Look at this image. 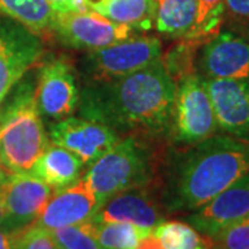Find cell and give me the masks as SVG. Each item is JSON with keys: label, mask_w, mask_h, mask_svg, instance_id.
I'll use <instances>...</instances> for the list:
<instances>
[{"label": "cell", "mask_w": 249, "mask_h": 249, "mask_svg": "<svg viewBox=\"0 0 249 249\" xmlns=\"http://www.w3.org/2000/svg\"><path fill=\"white\" fill-rule=\"evenodd\" d=\"M175 97L176 82L160 60L119 79L89 82L78 111L118 134H157L170 129Z\"/></svg>", "instance_id": "1"}, {"label": "cell", "mask_w": 249, "mask_h": 249, "mask_svg": "<svg viewBox=\"0 0 249 249\" xmlns=\"http://www.w3.org/2000/svg\"><path fill=\"white\" fill-rule=\"evenodd\" d=\"M249 170V142L212 136L170 162L162 204L166 212H194Z\"/></svg>", "instance_id": "2"}, {"label": "cell", "mask_w": 249, "mask_h": 249, "mask_svg": "<svg viewBox=\"0 0 249 249\" xmlns=\"http://www.w3.org/2000/svg\"><path fill=\"white\" fill-rule=\"evenodd\" d=\"M0 166L7 173H27L50 144L29 86L18 90L0 115Z\"/></svg>", "instance_id": "3"}, {"label": "cell", "mask_w": 249, "mask_h": 249, "mask_svg": "<svg viewBox=\"0 0 249 249\" xmlns=\"http://www.w3.org/2000/svg\"><path fill=\"white\" fill-rule=\"evenodd\" d=\"M150 147L136 137L121 139L112 148L89 166L83 181L100 202L121 191L150 186L155 175Z\"/></svg>", "instance_id": "4"}, {"label": "cell", "mask_w": 249, "mask_h": 249, "mask_svg": "<svg viewBox=\"0 0 249 249\" xmlns=\"http://www.w3.org/2000/svg\"><path fill=\"white\" fill-rule=\"evenodd\" d=\"M217 129L204 78L194 72L176 80V97L169 129L175 142L193 145L214 136Z\"/></svg>", "instance_id": "5"}, {"label": "cell", "mask_w": 249, "mask_h": 249, "mask_svg": "<svg viewBox=\"0 0 249 249\" xmlns=\"http://www.w3.org/2000/svg\"><path fill=\"white\" fill-rule=\"evenodd\" d=\"M162 42L155 36H130L97 50H90L83 58V72L89 82H108L127 76L160 61Z\"/></svg>", "instance_id": "6"}, {"label": "cell", "mask_w": 249, "mask_h": 249, "mask_svg": "<svg viewBox=\"0 0 249 249\" xmlns=\"http://www.w3.org/2000/svg\"><path fill=\"white\" fill-rule=\"evenodd\" d=\"M133 31L93 10L55 11L52 25V34L62 45L89 52L122 42L133 36Z\"/></svg>", "instance_id": "7"}, {"label": "cell", "mask_w": 249, "mask_h": 249, "mask_svg": "<svg viewBox=\"0 0 249 249\" xmlns=\"http://www.w3.org/2000/svg\"><path fill=\"white\" fill-rule=\"evenodd\" d=\"M79 94L75 70L68 58L53 57L40 65L35 103L43 119L57 122L72 116L78 109Z\"/></svg>", "instance_id": "8"}, {"label": "cell", "mask_w": 249, "mask_h": 249, "mask_svg": "<svg viewBox=\"0 0 249 249\" xmlns=\"http://www.w3.org/2000/svg\"><path fill=\"white\" fill-rule=\"evenodd\" d=\"M43 53L40 36L10 18L0 19V104Z\"/></svg>", "instance_id": "9"}, {"label": "cell", "mask_w": 249, "mask_h": 249, "mask_svg": "<svg viewBox=\"0 0 249 249\" xmlns=\"http://www.w3.org/2000/svg\"><path fill=\"white\" fill-rule=\"evenodd\" d=\"M49 139L76 155L88 168L121 140L119 134L107 124L82 116L52 122Z\"/></svg>", "instance_id": "10"}, {"label": "cell", "mask_w": 249, "mask_h": 249, "mask_svg": "<svg viewBox=\"0 0 249 249\" xmlns=\"http://www.w3.org/2000/svg\"><path fill=\"white\" fill-rule=\"evenodd\" d=\"M196 65L205 79L249 80V39L219 31L201 46Z\"/></svg>", "instance_id": "11"}, {"label": "cell", "mask_w": 249, "mask_h": 249, "mask_svg": "<svg viewBox=\"0 0 249 249\" xmlns=\"http://www.w3.org/2000/svg\"><path fill=\"white\" fill-rule=\"evenodd\" d=\"M0 191L7 214V231L14 232L35 222L54 190L34 173H6Z\"/></svg>", "instance_id": "12"}, {"label": "cell", "mask_w": 249, "mask_h": 249, "mask_svg": "<svg viewBox=\"0 0 249 249\" xmlns=\"http://www.w3.org/2000/svg\"><path fill=\"white\" fill-rule=\"evenodd\" d=\"M165 214L166 209L154 194L150 184L129 188L109 196L91 220L96 223H129L151 231L160 223L166 220Z\"/></svg>", "instance_id": "13"}, {"label": "cell", "mask_w": 249, "mask_h": 249, "mask_svg": "<svg viewBox=\"0 0 249 249\" xmlns=\"http://www.w3.org/2000/svg\"><path fill=\"white\" fill-rule=\"evenodd\" d=\"M101 202L89 186L79 178L71 186L54 190L42 212L32 223L46 230L89 222L97 213Z\"/></svg>", "instance_id": "14"}, {"label": "cell", "mask_w": 249, "mask_h": 249, "mask_svg": "<svg viewBox=\"0 0 249 249\" xmlns=\"http://www.w3.org/2000/svg\"><path fill=\"white\" fill-rule=\"evenodd\" d=\"M249 217V170L238 180L187 216V223L211 238L226 226Z\"/></svg>", "instance_id": "15"}, {"label": "cell", "mask_w": 249, "mask_h": 249, "mask_svg": "<svg viewBox=\"0 0 249 249\" xmlns=\"http://www.w3.org/2000/svg\"><path fill=\"white\" fill-rule=\"evenodd\" d=\"M219 129L249 142V80L205 79Z\"/></svg>", "instance_id": "16"}, {"label": "cell", "mask_w": 249, "mask_h": 249, "mask_svg": "<svg viewBox=\"0 0 249 249\" xmlns=\"http://www.w3.org/2000/svg\"><path fill=\"white\" fill-rule=\"evenodd\" d=\"M85 163L64 147L52 142L36 160L31 173L43 180L53 190H60L76 183L83 173Z\"/></svg>", "instance_id": "17"}, {"label": "cell", "mask_w": 249, "mask_h": 249, "mask_svg": "<svg viewBox=\"0 0 249 249\" xmlns=\"http://www.w3.org/2000/svg\"><path fill=\"white\" fill-rule=\"evenodd\" d=\"M90 9L132 29L150 31L154 27V0H90Z\"/></svg>", "instance_id": "18"}, {"label": "cell", "mask_w": 249, "mask_h": 249, "mask_svg": "<svg viewBox=\"0 0 249 249\" xmlns=\"http://www.w3.org/2000/svg\"><path fill=\"white\" fill-rule=\"evenodd\" d=\"M154 27L160 35L181 39L196 24V0H154Z\"/></svg>", "instance_id": "19"}, {"label": "cell", "mask_w": 249, "mask_h": 249, "mask_svg": "<svg viewBox=\"0 0 249 249\" xmlns=\"http://www.w3.org/2000/svg\"><path fill=\"white\" fill-rule=\"evenodd\" d=\"M0 14L42 37L52 34L55 10L47 0H0Z\"/></svg>", "instance_id": "20"}, {"label": "cell", "mask_w": 249, "mask_h": 249, "mask_svg": "<svg viewBox=\"0 0 249 249\" xmlns=\"http://www.w3.org/2000/svg\"><path fill=\"white\" fill-rule=\"evenodd\" d=\"M152 234L163 249H212V242L191 224L180 220H163Z\"/></svg>", "instance_id": "21"}, {"label": "cell", "mask_w": 249, "mask_h": 249, "mask_svg": "<svg viewBox=\"0 0 249 249\" xmlns=\"http://www.w3.org/2000/svg\"><path fill=\"white\" fill-rule=\"evenodd\" d=\"M93 231L103 249H137L140 241L152 230H144L129 223L93 222Z\"/></svg>", "instance_id": "22"}, {"label": "cell", "mask_w": 249, "mask_h": 249, "mask_svg": "<svg viewBox=\"0 0 249 249\" xmlns=\"http://www.w3.org/2000/svg\"><path fill=\"white\" fill-rule=\"evenodd\" d=\"M224 11V0H196V24L186 37L202 43L213 37L220 31Z\"/></svg>", "instance_id": "23"}, {"label": "cell", "mask_w": 249, "mask_h": 249, "mask_svg": "<svg viewBox=\"0 0 249 249\" xmlns=\"http://www.w3.org/2000/svg\"><path fill=\"white\" fill-rule=\"evenodd\" d=\"M202 45L204 43L199 40L181 37L178 39V43L172 46L166 53H162L160 61L175 82L190 73H194L196 53Z\"/></svg>", "instance_id": "24"}, {"label": "cell", "mask_w": 249, "mask_h": 249, "mask_svg": "<svg viewBox=\"0 0 249 249\" xmlns=\"http://www.w3.org/2000/svg\"><path fill=\"white\" fill-rule=\"evenodd\" d=\"M50 232L58 249H103L94 237L91 220L60 227Z\"/></svg>", "instance_id": "25"}, {"label": "cell", "mask_w": 249, "mask_h": 249, "mask_svg": "<svg viewBox=\"0 0 249 249\" xmlns=\"http://www.w3.org/2000/svg\"><path fill=\"white\" fill-rule=\"evenodd\" d=\"M209 240L212 249H249V217L226 226Z\"/></svg>", "instance_id": "26"}, {"label": "cell", "mask_w": 249, "mask_h": 249, "mask_svg": "<svg viewBox=\"0 0 249 249\" xmlns=\"http://www.w3.org/2000/svg\"><path fill=\"white\" fill-rule=\"evenodd\" d=\"M14 249H58L50 230L29 224L27 227L11 232Z\"/></svg>", "instance_id": "27"}, {"label": "cell", "mask_w": 249, "mask_h": 249, "mask_svg": "<svg viewBox=\"0 0 249 249\" xmlns=\"http://www.w3.org/2000/svg\"><path fill=\"white\" fill-rule=\"evenodd\" d=\"M55 11H88L90 0H47Z\"/></svg>", "instance_id": "28"}, {"label": "cell", "mask_w": 249, "mask_h": 249, "mask_svg": "<svg viewBox=\"0 0 249 249\" xmlns=\"http://www.w3.org/2000/svg\"><path fill=\"white\" fill-rule=\"evenodd\" d=\"M224 4L234 17L249 19V0H224Z\"/></svg>", "instance_id": "29"}, {"label": "cell", "mask_w": 249, "mask_h": 249, "mask_svg": "<svg viewBox=\"0 0 249 249\" xmlns=\"http://www.w3.org/2000/svg\"><path fill=\"white\" fill-rule=\"evenodd\" d=\"M137 249H163V248H162V245H160V242L158 241V238H157L151 231L148 235H145V237L140 241L139 248Z\"/></svg>", "instance_id": "30"}, {"label": "cell", "mask_w": 249, "mask_h": 249, "mask_svg": "<svg viewBox=\"0 0 249 249\" xmlns=\"http://www.w3.org/2000/svg\"><path fill=\"white\" fill-rule=\"evenodd\" d=\"M0 249H14L11 232L0 229Z\"/></svg>", "instance_id": "31"}, {"label": "cell", "mask_w": 249, "mask_h": 249, "mask_svg": "<svg viewBox=\"0 0 249 249\" xmlns=\"http://www.w3.org/2000/svg\"><path fill=\"white\" fill-rule=\"evenodd\" d=\"M7 173V172H6ZM6 176V175H4ZM3 176V178H4ZM0 178V181L3 180ZM0 229L7 231V214H6V209H4V204H3V196H1V191H0Z\"/></svg>", "instance_id": "32"}, {"label": "cell", "mask_w": 249, "mask_h": 249, "mask_svg": "<svg viewBox=\"0 0 249 249\" xmlns=\"http://www.w3.org/2000/svg\"><path fill=\"white\" fill-rule=\"evenodd\" d=\"M0 134H1V133H0ZM4 175H6V170H3V169H1V166H0V178H3Z\"/></svg>", "instance_id": "33"}, {"label": "cell", "mask_w": 249, "mask_h": 249, "mask_svg": "<svg viewBox=\"0 0 249 249\" xmlns=\"http://www.w3.org/2000/svg\"><path fill=\"white\" fill-rule=\"evenodd\" d=\"M247 37H248V39H249V34H248V36H247Z\"/></svg>", "instance_id": "34"}]
</instances>
